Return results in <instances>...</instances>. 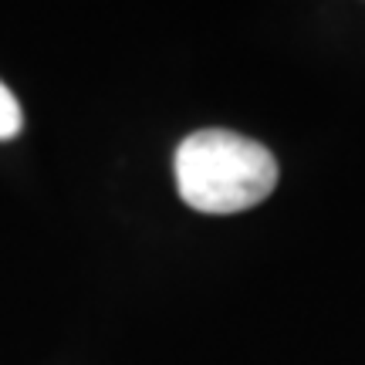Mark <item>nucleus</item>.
<instances>
[{
	"mask_svg": "<svg viewBox=\"0 0 365 365\" xmlns=\"http://www.w3.org/2000/svg\"><path fill=\"white\" fill-rule=\"evenodd\" d=\"M173 173L182 203L210 217L257 207L277 186V159L271 149L227 129L186 135L176 149Z\"/></svg>",
	"mask_w": 365,
	"mask_h": 365,
	"instance_id": "f257e3e1",
	"label": "nucleus"
},
{
	"mask_svg": "<svg viewBox=\"0 0 365 365\" xmlns=\"http://www.w3.org/2000/svg\"><path fill=\"white\" fill-rule=\"evenodd\" d=\"M24 125V115H21V105L14 98V91L0 81V139H14Z\"/></svg>",
	"mask_w": 365,
	"mask_h": 365,
	"instance_id": "f03ea898",
	"label": "nucleus"
}]
</instances>
